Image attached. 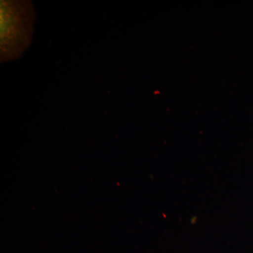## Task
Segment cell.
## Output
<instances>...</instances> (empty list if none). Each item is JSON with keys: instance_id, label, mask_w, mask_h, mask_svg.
Here are the masks:
<instances>
[]
</instances>
